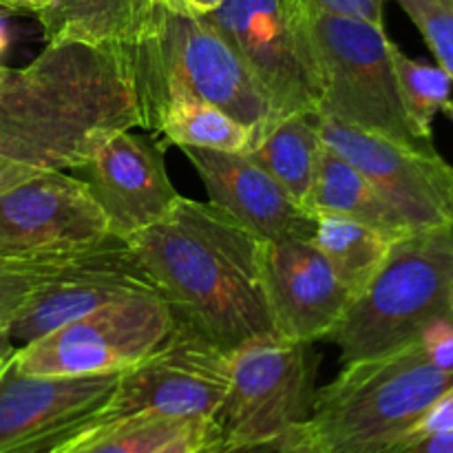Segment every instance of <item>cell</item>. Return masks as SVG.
<instances>
[{
  "label": "cell",
  "mask_w": 453,
  "mask_h": 453,
  "mask_svg": "<svg viewBox=\"0 0 453 453\" xmlns=\"http://www.w3.org/2000/svg\"><path fill=\"white\" fill-rule=\"evenodd\" d=\"M203 453H312L308 445V438L303 434V425L295 432L286 434V436L277 438V441L264 442V445H250L239 447V449H215V445Z\"/></svg>",
  "instance_id": "cell-31"
},
{
  "label": "cell",
  "mask_w": 453,
  "mask_h": 453,
  "mask_svg": "<svg viewBox=\"0 0 453 453\" xmlns=\"http://www.w3.org/2000/svg\"><path fill=\"white\" fill-rule=\"evenodd\" d=\"M113 237L84 181L65 171L0 193V257L75 255Z\"/></svg>",
  "instance_id": "cell-13"
},
{
  "label": "cell",
  "mask_w": 453,
  "mask_h": 453,
  "mask_svg": "<svg viewBox=\"0 0 453 453\" xmlns=\"http://www.w3.org/2000/svg\"><path fill=\"white\" fill-rule=\"evenodd\" d=\"M157 3L162 4V7L171 9V12L203 18L208 16V13L215 12L217 7H221L226 0H157Z\"/></svg>",
  "instance_id": "cell-33"
},
{
  "label": "cell",
  "mask_w": 453,
  "mask_h": 453,
  "mask_svg": "<svg viewBox=\"0 0 453 453\" xmlns=\"http://www.w3.org/2000/svg\"><path fill=\"white\" fill-rule=\"evenodd\" d=\"M442 113H445L447 118L451 119V124H453V100H449L445 106H442Z\"/></svg>",
  "instance_id": "cell-37"
},
{
  "label": "cell",
  "mask_w": 453,
  "mask_h": 453,
  "mask_svg": "<svg viewBox=\"0 0 453 453\" xmlns=\"http://www.w3.org/2000/svg\"><path fill=\"white\" fill-rule=\"evenodd\" d=\"M7 361H9V358H7ZM7 361H4V363H7ZM4 363H0V370H3V365H4Z\"/></svg>",
  "instance_id": "cell-39"
},
{
  "label": "cell",
  "mask_w": 453,
  "mask_h": 453,
  "mask_svg": "<svg viewBox=\"0 0 453 453\" xmlns=\"http://www.w3.org/2000/svg\"><path fill=\"white\" fill-rule=\"evenodd\" d=\"M211 203L233 217L239 226L265 243L312 239L317 217L286 193L270 173L248 153L181 146Z\"/></svg>",
  "instance_id": "cell-17"
},
{
  "label": "cell",
  "mask_w": 453,
  "mask_h": 453,
  "mask_svg": "<svg viewBox=\"0 0 453 453\" xmlns=\"http://www.w3.org/2000/svg\"><path fill=\"white\" fill-rule=\"evenodd\" d=\"M44 4L47 0H0V9L18 13H38L42 12Z\"/></svg>",
  "instance_id": "cell-34"
},
{
  "label": "cell",
  "mask_w": 453,
  "mask_h": 453,
  "mask_svg": "<svg viewBox=\"0 0 453 453\" xmlns=\"http://www.w3.org/2000/svg\"><path fill=\"white\" fill-rule=\"evenodd\" d=\"M127 243L173 317L217 348L233 352L277 332L261 279L264 242L215 203L180 195Z\"/></svg>",
  "instance_id": "cell-2"
},
{
  "label": "cell",
  "mask_w": 453,
  "mask_h": 453,
  "mask_svg": "<svg viewBox=\"0 0 453 453\" xmlns=\"http://www.w3.org/2000/svg\"><path fill=\"white\" fill-rule=\"evenodd\" d=\"M453 432V385L447 388L432 405L427 407L423 416H420L418 423L414 425V429L410 432L407 442L418 441V438L432 436V434H445Z\"/></svg>",
  "instance_id": "cell-29"
},
{
  "label": "cell",
  "mask_w": 453,
  "mask_h": 453,
  "mask_svg": "<svg viewBox=\"0 0 453 453\" xmlns=\"http://www.w3.org/2000/svg\"><path fill=\"white\" fill-rule=\"evenodd\" d=\"M394 239L396 237L352 217L319 212L312 242L330 261L341 283L357 299L388 259Z\"/></svg>",
  "instance_id": "cell-21"
},
{
  "label": "cell",
  "mask_w": 453,
  "mask_h": 453,
  "mask_svg": "<svg viewBox=\"0 0 453 453\" xmlns=\"http://www.w3.org/2000/svg\"><path fill=\"white\" fill-rule=\"evenodd\" d=\"M308 3L312 12L357 18V20L372 22V25H383V12L388 0H308Z\"/></svg>",
  "instance_id": "cell-28"
},
{
  "label": "cell",
  "mask_w": 453,
  "mask_h": 453,
  "mask_svg": "<svg viewBox=\"0 0 453 453\" xmlns=\"http://www.w3.org/2000/svg\"><path fill=\"white\" fill-rule=\"evenodd\" d=\"M150 292H157V288L135 259L131 246L113 237L84 252L69 268L44 283L9 321V336L18 349L104 305Z\"/></svg>",
  "instance_id": "cell-15"
},
{
  "label": "cell",
  "mask_w": 453,
  "mask_h": 453,
  "mask_svg": "<svg viewBox=\"0 0 453 453\" xmlns=\"http://www.w3.org/2000/svg\"><path fill=\"white\" fill-rule=\"evenodd\" d=\"M453 385L418 345L348 363L317 389L303 434L312 453H398L427 407Z\"/></svg>",
  "instance_id": "cell-4"
},
{
  "label": "cell",
  "mask_w": 453,
  "mask_h": 453,
  "mask_svg": "<svg viewBox=\"0 0 453 453\" xmlns=\"http://www.w3.org/2000/svg\"><path fill=\"white\" fill-rule=\"evenodd\" d=\"M261 279L274 330L301 343L327 339L354 301L312 239L264 242Z\"/></svg>",
  "instance_id": "cell-16"
},
{
  "label": "cell",
  "mask_w": 453,
  "mask_h": 453,
  "mask_svg": "<svg viewBox=\"0 0 453 453\" xmlns=\"http://www.w3.org/2000/svg\"><path fill=\"white\" fill-rule=\"evenodd\" d=\"M453 82V3L451 0H396Z\"/></svg>",
  "instance_id": "cell-26"
},
{
  "label": "cell",
  "mask_w": 453,
  "mask_h": 453,
  "mask_svg": "<svg viewBox=\"0 0 453 453\" xmlns=\"http://www.w3.org/2000/svg\"><path fill=\"white\" fill-rule=\"evenodd\" d=\"M321 146L317 115L296 113L274 122L255 142L248 155L265 173H270L299 206L312 212L310 195H312Z\"/></svg>",
  "instance_id": "cell-20"
},
{
  "label": "cell",
  "mask_w": 453,
  "mask_h": 453,
  "mask_svg": "<svg viewBox=\"0 0 453 453\" xmlns=\"http://www.w3.org/2000/svg\"><path fill=\"white\" fill-rule=\"evenodd\" d=\"M321 142L363 173L411 233L453 224V166L438 150H416L317 113Z\"/></svg>",
  "instance_id": "cell-12"
},
{
  "label": "cell",
  "mask_w": 453,
  "mask_h": 453,
  "mask_svg": "<svg viewBox=\"0 0 453 453\" xmlns=\"http://www.w3.org/2000/svg\"><path fill=\"white\" fill-rule=\"evenodd\" d=\"M312 29L323 66L319 115L410 149L436 150L407 119L392 65L394 42L383 25L312 12Z\"/></svg>",
  "instance_id": "cell-8"
},
{
  "label": "cell",
  "mask_w": 453,
  "mask_h": 453,
  "mask_svg": "<svg viewBox=\"0 0 453 453\" xmlns=\"http://www.w3.org/2000/svg\"><path fill=\"white\" fill-rule=\"evenodd\" d=\"M310 208H312L314 217L319 212L352 217V219L374 226L396 239L411 233L403 217L376 193V188L363 177V173L339 153L327 149L326 144L321 146V153H319Z\"/></svg>",
  "instance_id": "cell-19"
},
{
  "label": "cell",
  "mask_w": 453,
  "mask_h": 453,
  "mask_svg": "<svg viewBox=\"0 0 453 453\" xmlns=\"http://www.w3.org/2000/svg\"><path fill=\"white\" fill-rule=\"evenodd\" d=\"M449 314H451V319H453V281H451V286H449Z\"/></svg>",
  "instance_id": "cell-38"
},
{
  "label": "cell",
  "mask_w": 453,
  "mask_h": 453,
  "mask_svg": "<svg viewBox=\"0 0 453 453\" xmlns=\"http://www.w3.org/2000/svg\"><path fill=\"white\" fill-rule=\"evenodd\" d=\"M392 65L398 96L411 128L420 140L432 142L434 118L442 113V106L451 100V78L442 66L405 56L396 44H392Z\"/></svg>",
  "instance_id": "cell-23"
},
{
  "label": "cell",
  "mask_w": 453,
  "mask_h": 453,
  "mask_svg": "<svg viewBox=\"0 0 453 453\" xmlns=\"http://www.w3.org/2000/svg\"><path fill=\"white\" fill-rule=\"evenodd\" d=\"M312 343L255 336L230 352V379L212 418L215 449L264 445L308 423L317 398Z\"/></svg>",
  "instance_id": "cell-6"
},
{
  "label": "cell",
  "mask_w": 453,
  "mask_h": 453,
  "mask_svg": "<svg viewBox=\"0 0 453 453\" xmlns=\"http://www.w3.org/2000/svg\"><path fill=\"white\" fill-rule=\"evenodd\" d=\"M175 317L157 295H135L88 312L13 352L29 376H96L124 372L149 357Z\"/></svg>",
  "instance_id": "cell-10"
},
{
  "label": "cell",
  "mask_w": 453,
  "mask_h": 453,
  "mask_svg": "<svg viewBox=\"0 0 453 453\" xmlns=\"http://www.w3.org/2000/svg\"><path fill=\"white\" fill-rule=\"evenodd\" d=\"M157 9V0H47L35 16L47 44L131 47L153 29Z\"/></svg>",
  "instance_id": "cell-18"
},
{
  "label": "cell",
  "mask_w": 453,
  "mask_h": 453,
  "mask_svg": "<svg viewBox=\"0 0 453 453\" xmlns=\"http://www.w3.org/2000/svg\"><path fill=\"white\" fill-rule=\"evenodd\" d=\"M16 352L12 343V336H9L7 326H0V363H4L7 358H12V354Z\"/></svg>",
  "instance_id": "cell-35"
},
{
  "label": "cell",
  "mask_w": 453,
  "mask_h": 453,
  "mask_svg": "<svg viewBox=\"0 0 453 453\" xmlns=\"http://www.w3.org/2000/svg\"><path fill=\"white\" fill-rule=\"evenodd\" d=\"M451 3H453V0H451Z\"/></svg>",
  "instance_id": "cell-40"
},
{
  "label": "cell",
  "mask_w": 453,
  "mask_h": 453,
  "mask_svg": "<svg viewBox=\"0 0 453 453\" xmlns=\"http://www.w3.org/2000/svg\"><path fill=\"white\" fill-rule=\"evenodd\" d=\"M199 420L166 418V416H133L100 425L58 453H150Z\"/></svg>",
  "instance_id": "cell-24"
},
{
  "label": "cell",
  "mask_w": 453,
  "mask_h": 453,
  "mask_svg": "<svg viewBox=\"0 0 453 453\" xmlns=\"http://www.w3.org/2000/svg\"><path fill=\"white\" fill-rule=\"evenodd\" d=\"M420 352L425 354L432 365L438 370L453 372V319L451 314L432 319L427 326L420 330L418 341H416Z\"/></svg>",
  "instance_id": "cell-27"
},
{
  "label": "cell",
  "mask_w": 453,
  "mask_h": 453,
  "mask_svg": "<svg viewBox=\"0 0 453 453\" xmlns=\"http://www.w3.org/2000/svg\"><path fill=\"white\" fill-rule=\"evenodd\" d=\"M451 281L453 224L403 234L326 341L343 365L411 348L432 319L449 314Z\"/></svg>",
  "instance_id": "cell-5"
},
{
  "label": "cell",
  "mask_w": 453,
  "mask_h": 453,
  "mask_svg": "<svg viewBox=\"0 0 453 453\" xmlns=\"http://www.w3.org/2000/svg\"><path fill=\"white\" fill-rule=\"evenodd\" d=\"M228 379L230 352L175 319L166 339L149 357L119 372L97 427L146 414L212 423Z\"/></svg>",
  "instance_id": "cell-9"
},
{
  "label": "cell",
  "mask_w": 453,
  "mask_h": 453,
  "mask_svg": "<svg viewBox=\"0 0 453 453\" xmlns=\"http://www.w3.org/2000/svg\"><path fill=\"white\" fill-rule=\"evenodd\" d=\"M398 453H453V432L432 434L407 442Z\"/></svg>",
  "instance_id": "cell-32"
},
{
  "label": "cell",
  "mask_w": 453,
  "mask_h": 453,
  "mask_svg": "<svg viewBox=\"0 0 453 453\" xmlns=\"http://www.w3.org/2000/svg\"><path fill=\"white\" fill-rule=\"evenodd\" d=\"M215 445V429H212L211 420H199V423L190 425L186 432L168 441L159 449L150 453H203Z\"/></svg>",
  "instance_id": "cell-30"
},
{
  "label": "cell",
  "mask_w": 453,
  "mask_h": 453,
  "mask_svg": "<svg viewBox=\"0 0 453 453\" xmlns=\"http://www.w3.org/2000/svg\"><path fill=\"white\" fill-rule=\"evenodd\" d=\"M155 133L162 135L164 146H197L228 153H248L257 142L255 131L237 122L224 109L190 97L168 102L159 115Z\"/></svg>",
  "instance_id": "cell-22"
},
{
  "label": "cell",
  "mask_w": 453,
  "mask_h": 453,
  "mask_svg": "<svg viewBox=\"0 0 453 453\" xmlns=\"http://www.w3.org/2000/svg\"><path fill=\"white\" fill-rule=\"evenodd\" d=\"M137 127L119 49L56 42L22 69L0 66V193L42 173L71 171L106 137Z\"/></svg>",
  "instance_id": "cell-1"
},
{
  "label": "cell",
  "mask_w": 453,
  "mask_h": 453,
  "mask_svg": "<svg viewBox=\"0 0 453 453\" xmlns=\"http://www.w3.org/2000/svg\"><path fill=\"white\" fill-rule=\"evenodd\" d=\"M9 40H12V35H9V27H7V22H4V18L0 16V56L7 51Z\"/></svg>",
  "instance_id": "cell-36"
},
{
  "label": "cell",
  "mask_w": 453,
  "mask_h": 453,
  "mask_svg": "<svg viewBox=\"0 0 453 453\" xmlns=\"http://www.w3.org/2000/svg\"><path fill=\"white\" fill-rule=\"evenodd\" d=\"M71 171L102 208L111 233L124 242L162 219L180 197L168 180L164 144L135 128L109 135Z\"/></svg>",
  "instance_id": "cell-14"
},
{
  "label": "cell",
  "mask_w": 453,
  "mask_h": 453,
  "mask_svg": "<svg viewBox=\"0 0 453 453\" xmlns=\"http://www.w3.org/2000/svg\"><path fill=\"white\" fill-rule=\"evenodd\" d=\"M84 252L42 257H0V326H9V321L22 310V305L44 283H49L62 270L69 268Z\"/></svg>",
  "instance_id": "cell-25"
},
{
  "label": "cell",
  "mask_w": 453,
  "mask_h": 453,
  "mask_svg": "<svg viewBox=\"0 0 453 453\" xmlns=\"http://www.w3.org/2000/svg\"><path fill=\"white\" fill-rule=\"evenodd\" d=\"M119 372L96 376H29L13 363L0 370V453H58L91 432Z\"/></svg>",
  "instance_id": "cell-11"
},
{
  "label": "cell",
  "mask_w": 453,
  "mask_h": 453,
  "mask_svg": "<svg viewBox=\"0 0 453 453\" xmlns=\"http://www.w3.org/2000/svg\"><path fill=\"white\" fill-rule=\"evenodd\" d=\"M131 71L142 128H157L164 106L177 97L211 102L259 140L274 124L268 97L228 40L206 20L159 4L153 29L122 47Z\"/></svg>",
  "instance_id": "cell-3"
},
{
  "label": "cell",
  "mask_w": 453,
  "mask_h": 453,
  "mask_svg": "<svg viewBox=\"0 0 453 453\" xmlns=\"http://www.w3.org/2000/svg\"><path fill=\"white\" fill-rule=\"evenodd\" d=\"M203 18L248 66L268 97L274 122L319 113L323 66L308 0H226Z\"/></svg>",
  "instance_id": "cell-7"
}]
</instances>
